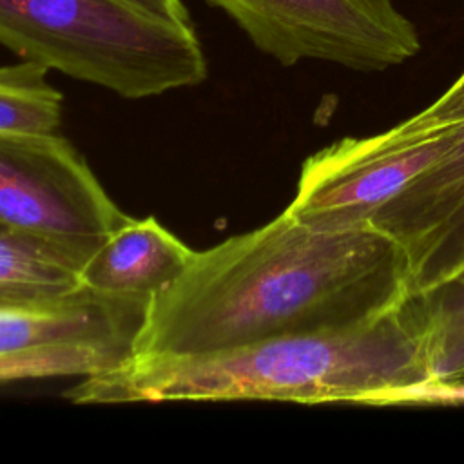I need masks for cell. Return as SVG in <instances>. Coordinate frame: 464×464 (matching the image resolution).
<instances>
[{
	"mask_svg": "<svg viewBox=\"0 0 464 464\" xmlns=\"http://www.w3.org/2000/svg\"><path fill=\"white\" fill-rule=\"evenodd\" d=\"M156 14H161L165 18H170L179 24H192L190 14L185 7L183 0H130Z\"/></svg>",
	"mask_w": 464,
	"mask_h": 464,
	"instance_id": "cell-15",
	"label": "cell"
},
{
	"mask_svg": "<svg viewBox=\"0 0 464 464\" xmlns=\"http://www.w3.org/2000/svg\"><path fill=\"white\" fill-rule=\"evenodd\" d=\"M370 223L402 248L413 295L431 292L464 268V125L453 147Z\"/></svg>",
	"mask_w": 464,
	"mask_h": 464,
	"instance_id": "cell-8",
	"label": "cell"
},
{
	"mask_svg": "<svg viewBox=\"0 0 464 464\" xmlns=\"http://www.w3.org/2000/svg\"><path fill=\"white\" fill-rule=\"evenodd\" d=\"M0 44L127 100L196 87L208 76L192 24L130 0H0Z\"/></svg>",
	"mask_w": 464,
	"mask_h": 464,
	"instance_id": "cell-3",
	"label": "cell"
},
{
	"mask_svg": "<svg viewBox=\"0 0 464 464\" xmlns=\"http://www.w3.org/2000/svg\"><path fill=\"white\" fill-rule=\"evenodd\" d=\"M150 299L96 292L0 303V382L89 377L134 355Z\"/></svg>",
	"mask_w": 464,
	"mask_h": 464,
	"instance_id": "cell-6",
	"label": "cell"
},
{
	"mask_svg": "<svg viewBox=\"0 0 464 464\" xmlns=\"http://www.w3.org/2000/svg\"><path fill=\"white\" fill-rule=\"evenodd\" d=\"M281 65L303 60L361 72L404 63L420 51L411 20L392 0H205Z\"/></svg>",
	"mask_w": 464,
	"mask_h": 464,
	"instance_id": "cell-5",
	"label": "cell"
},
{
	"mask_svg": "<svg viewBox=\"0 0 464 464\" xmlns=\"http://www.w3.org/2000/svg\"><path fill=\"white\" fill-rule=\"evenodd\" d=\"M194 250L154 216H127L82 270L83 285L103 294L150 299L192 259Z\"/></svg>",
	"mask_w": 464,
	"mask_h": 464,
	"instance_id": "cell-9",
	"label": "cell"
},
{
	"mask_svg": "<svg viewBox=\"0 0 464 464\" xmlns=\"http://www.w3.org/2000/svg\"><path fill=\"white\" fill-rule=\"evenodd\" d=\"M422 112L439 121H453L464 120V71L459 78Z\"/></svg>",
	"mask_w": 464,
	"mask_h": 464,
	"instance_id": "cell-14",
	"label": "cell"
},
{
	"mask_svg": "<svg viewBox=\"0 0 464 464\" xmlns=\"http://www.w3.org/2000/svg\"><path fill=\"white\" fill-rule=\"evenodd\" d=\"M408 263L375 225L328 230L286 208L194 250L150 297L132 357L196 355L266 337L352 326L408 299Z\"/></svg>",
	"mask_w": 464,
	"mask_h": 464,
	"instance_id": "cell-1",
	"label": "cell"
},
{
	"mask_svg": "<svg viewBox=\"0 0 464 464\" xmlns=\"http://www.w3.org/2000/svg\"><path fill=\"white\" fill-rule=\"evenodd\" d=\"M127 216L67 138L0 136V225L56 245L85 266Z\"/></svg>",
	"mask_w": 464,
	"mask_h": 464,
	"instance_id": "cell-7",
	"label": "cell"
},
{
	"mask_svg": "<svg viewBox=\"0 0 464 464\" xmlns=\"http://www.w3.org/2000/svg\"><path fill=\"white\" fill-rule=\"evenodd\" d=\"M47 72L44 65L22 58L0 65V136L58 132L63 94L47 80Z\"/></svg>",
	"mask_w": 464,
	"mask_h": 464,
	"instance_id": "cell-11",
	"label": "cell"
},
{
	"mask_svg": "<svg viewBox=\"0 0 464 464\" xmlns=\"http://www.w3.org/2000/svg\"><path fill=\"white\" fill-rule=\"evenodd\" d=\"M433 334V370L437 377L464 373V268L451 279L422 294Z\"/></svg>",
	"mask_w": 464,
	"mask_h": 464,
	"instance_id": "cell-12",
	"label": "cell"
},
{
	"mask_svg": "<svg viewBox=\"0 0 464 464\" xmlns=\"http://www.w3.org/2000/svg\"><path fill=\"white\" fill-rule=\"evenodd\" d=\"M437 377L431 319L422 295L352 326L259 339L196 355L130 357L78 379L74 404L172 401L353 402Z\"/></svg>",
	"mask_w": 464,
	"mask_h": 464,
	"instance_id": "cell-2",
	"label": "cell"
},
{
	"mask_svg": "<svg viewBox=\"0 0 464 464\" xmlns=\"http://www.w3.org/2000/svg\"><path fill=\"white\" fill-rule=\"evenodd\" d=\"M402 404H464V373L457 377H433L419 384L399 388L372 399L366 406Z\"/></svg>",
	"mask_w": 464,
	"mask_h": 464,
	"instance_id": "cell-13",
	"label": "cell"
},
{
	"mask_svg": "<svg viewBox=\"0 0 464 464\" xmlns=\"http://www.w3.org/2000/svg\"><path fill=\"white\" fill-rule=\"evenodd\" d=\"M462 125L420 111L388 130L326 145L303 161L286 210L317 228L370 225L384 203L453 147Z\"/></svg>",
	"mask_w": 464,
	"mask_h": 464,
	"instance_id": "cell-4",
	"label": "cell"
},
{
	"mask_svg": "<svg viewBox=\"0 0 464 464\" xmlns=\"http://www.w3.org/2000/svg\"><path fill=\"white\" fill-rule=\"evenodd\" d=\"M82 270L67 250L0 225V303L69 295L85 286Z\"/></svg>",
	"mask_w": 464,
	"mask_h": 464,
	"instance_id": "cell-10",
	"label": "cell"
}]
</instances>
